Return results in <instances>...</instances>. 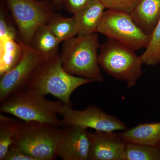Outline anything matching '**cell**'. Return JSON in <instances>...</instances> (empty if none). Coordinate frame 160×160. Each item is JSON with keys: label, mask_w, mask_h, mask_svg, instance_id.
<instances>
[{"label": "cell", "mask_w": 160, "mask_h": 160, "mask_svg": "<svg viewBox=\"0 0 160 160\" xmlns=\"http://www.w3.org/2000/svg\"><path fill=\"white\" fill-rule=\"evenodd\" d=\"M3 160H35L33 158L20 151L11 145L5 155Z\"/></svg>", "instance_id": "603a6c76"}, {"label": "cell", "mask_w": 160, "mask_h": 160, "mask_svg": "<svg viewBox=\"0 0 160 160\" xmlns=\"http://www.w3.org/2000/svg\"><path fill=\"white\" fill-rule=\"evenodd\" d=\"M63 134L61 127L37 122H21L12 145L35 160L58 158Z\"/></svg>", "instance_id": "3957f363"}, {"label": "cell", "mask_w": 160, "mask_h": 160, "mask_svg": "<svg viewBox=\"0 0 160 160\" xmlns=\"http://www.w3.org/2000/svg\"><path fill=\"white\" fill-rule=\"evenodd\" d=\"M92 82L89 79L72 75L63 67L61 53L45 60L32 73L26 87L38 90L45 95L51 94L72 106L70 97L80 86Z\"/></svg>", "instance_id": "7a4b0ae2"}, {"label": "cell", "mask_w": 160, "mask_h": 160, "mask_svg": "<svg viewBox=\"0 0 160 160\" xmlns=\"http://www.w3.org/2000/svg\"><path fill=\"white\" fill-rule=\"evenodd\" d=\"M125 160H160V152L158 147L127 142Z\"/></svg>", "instance_id": "d6986e66"}, {"label": "cell", "mask_w": 160, "mask_h": 160, "mask_svg": "<svg viewBox=\"0 0 160 160\" xmlns=\"http://www.w3.org/2000/svg\"><path fill=\"white\" fill-rule=\"evenodd\" d=\"M47 24L61 42L77 36V26L73 17H65L54 13Z\"/></svg>", "instance_id": "e0dca14e"}, {"label": "cell", "mask_w": 160, "mask_h": 160, "mask_svg": "<svg viewBox=\"0 0 160 160\" xmlns=\"http://www.w3.org/2000/svg\"><path fill=\"white\" fill-rule=\"evenodd\" d=\"M119 133L126 143L158 147L160 142V122L142 123Z\"/></svg>", "instance_id": "5bb4252c"}, {"label": "cell", "mask_w": 160, "mask_h": 160, "mask_svg": "<svg viewBox=\"0 0 160 160\" xmlns=\"http://www.w3.org/2000/svg\"><path fill=\"white\" fill-rule=\"evenodd\" d=\"M62 127L70 126L92 128L95 131H124L127 126L122 121L106 113L97 106L89 105L84 110H76L72 106L66 105L60 112Z\"/></svg>", "instance_id": "9c48e42d"}, {"label": "cell", "mask_w": 160, "mask_h": 160, "mask_svg": "<svg viewBox=\"0 0 160 160\" xmlns=\"http://www.w3.org/2000/svg\"><path fill=\"white\" fill-rule=\"evenodd\" d=\"M16 25L20 39L31 45L35 33L47 24L54 13L51 5L46 1L4 0Z\"/></svg>", "instance_id": "52a82bcc"}, {"label": "cell", "mask_w": 160, "mask_h": 160, "mask_svg": "<svg viewBox=\"0 0 160 160\" xmlns=\"http://www.w3.org/2000/svg\"><path fill=\"white\" fill-rule=\"evenodd\" d=\"M54 5L58 7L62 6L63 0H52Z\"/></svg>", "instance_id": "cb8c5ba5"}, {"label": "cell", "mask_w": 160, "mask_h": 160, "mask_svg": "<svg viewBox=\"0 0 160 160\" xmlns=\"http://www.w3.org/2000/svg\"><path fill=\"white\" fill-rule=\"evenodd\" d=\"M101 33L136 51L147 48L151 39L139 28L130 14L108 9L105 10L97 33Z\"/></svg>", "instance_id": "8992f818"}, {"label": "cell", "mask_w": 160, "mask_h": 160, "mask_svg": "<svg viewBox=\"0 0 160 160\" xmlns=\"http://www.w3.org/2000/svg\"><path fill=\"white\" fill-rule=\"evenodd\" d=\"M21 122L0 114V160H3L9 146L12 144Z\"/></svg>", "instance_id": "ac0fdd59"}, {"label": "cell", "mask_w": 160, "mask_h": 160, "mask_svg": "<svg viewBox=\"0 0 160 160\" xmlns=\"http://www.w3.org/2000/svg\"><path fill=\"white\" fill-rule=\"evenodd\" d=\"M93 0H63L62 6L68 12L74 14L89 6Z\"/></svg>", "instance_id": "7402d4cb"}, {"label": "cell", "mask_w": 160, "mask_h": 160, "mask_svg": "<svg viewBox=\"0 0 160 160\" xmlns=\"http://www.w3.org/2000/svg\"><path fill=\"white\" fill-rule=\"evenodd\" d=\"M135 52L108 39L100 46L99 65L112 77L125 82L128 87L132 88L136 86L142 74V59Z\"/></svg>", "instance_id": "5b68a950"}, {"label": "cell", "mask_w": 160, "mask_h": 160, "mask_svg": "<svg viewBox=\"0 0 160 160\" xmlns=\"http://www.w3.org/2000/svg\"><path fill=\"white\" fill-rule=\"evenodd\" d=\"M89 136L88 160H125L126 142L119 133L95 131Z\"/></svg>", "instance_id": "30bf717a"}, {"label": "cell", "mask_w": 160, "mask_h": 160, "mask_svg": "<svg viewBox=\"0 0 160 160\" xmlns=\"http://www.w3.org/2000/svg\"><path fill=\"white\" fill-rule=\"evenodd\" d=\"M100 46L97 33L87 36H77L63 42L61 53L64 69L69 74L91 80L104 81L98 62Z\"/></svg>", "instance_id": "277c9868"}, {"label": "cell", "mask_w": 160, "mask_h": 160, "mask_svg": "<svg viewBox=\"0 0 160 160\" xmlns=\"http://www.w3.org/2000/svg\"><path fill=\"white\" fill-rule=\"evenodd\" d=\"M63 129L58 158L63 160H88L90 142L88 129L77 126Z\"/></svg>", "instance_id": "8fae6325"}, {"label": "cell", "mask_w": 160, "mask_h": 160, "mask_svg": "<svg viewBox=\"0 0 160 160\" xmlns=\"http://www.w3.org/2000/svg\"><path fill=\"white\" fill-rule=\"evenodd\" d=\"M1 67L0 75H3L19 62L22 55V47L19 41L14 39L1 40Z\"/></svg>", "instance_id": "2e32d148"}, {"label": "cell", "mask_w": 160, "mask_h": 160, "mask_svg": "<svg viewBox=\"0 0 160 160\" xmlns=\"http://www.w3.org/2000/svg\"><path fill=\"white\" fill-rule=\"evenodd\" d=\"M61 43L47 24H45L40 26L36 32L31 46L45 60H47L59 53V45Z\"/></svg>", "instance_id": "9a60e30c"}, {"label": "cell", "mask_w": 160, "mask_h": 160, "mask_svg": "<svg viewBox=\"0 0 160 160\" xmlns=\"http://www.w3.org/2000/svg\"><path fill=\"white\" fill-rule=\"evenodd\" d=\"M130 15L144 33L151 35L160 18V0H140Z\"/></svg>", "instance_id": "7c38bea8"}, {"label": "cell", "mask_w": 160, "mask_h": 160, "mask_svg": "<svg viewBox=\"0 0 160 160\" xmlns=\"http://www.w3.org/2000/svg\"><path fill=\"white\" fill-rule=\"evenodd\" d=\"M106 9L130 13L140 0H99Z\"/></svg>", "instance_id": "44dd1931"}, {"label": "cell", "mask_w": 160, "mask_h": 160, "mask_svg": "<svg viewBox=\"0 0 160 160\" xmlns=\"http://www.w3.org/2000/svg\"><path fill=\"white\" fill-rule=\"evenodd\" d=\"M140 57L146 66H155L160 63V18L151 35L149 45Z\"/></svg>", "instance_id": "ffe728a7"}, {"label": "cell", "mask_w": 160, "mask_h": 160, "mask_svg": "<svg viewBox=\"0 0 160 160\" xmlns=\"http://www.w3.org/2000/svg\"><path fill=\"white\" fill-rule=\"evenodd\" d=\"M42 92L26 88L12 93L2 102L1 113L12 115L24 122L49 123L62 127L58 116L67 104L49 101Z\"/></svg>", "instance_id": "6da1fadb"}, {"label": "cell", "mask_w": 160, "mask_h": 160, "mask_svg": "<svg viewBox=\"0 0 160 160\" xmlns=\"http://www.w3.org/2000/svg\"><path fill=\"white\" fill-rule=\"evenodd\" d=\"M19 41L22 47V57L15 66L1 77L0 103L12 93L26 88L32 73L45 61L31 45Z\"/></svg>", "instance_id": "ba28073f"}, {"label": "cell", "mask_w": 160, "mask_h": 160, "mask_svg": "<svg viewBox=\"0 0 160 160\" xmlns=\"http://www.w3.org/2000/svg\"><path fill=\"white\" fill-rule=\"evenodd\" d=\"M158 148L160 152V142L158 146Z\"/></svg>", "instance_id": "d4e9b609"}, {"label": "cell", "mask_w": 160, "mask_h": 160, "mask_svg": "<svg viewBox=\"0 0 160 160\" xmlns=\"http://www.w3.org/2000/svg\"><path fill=\"white\" fill-rule=\"evenodd\" d=\"M106 7L99 0H93L87 7L73 14L77 26L78 36L97 33L99 23Z\"/></svg>", "instance_id": "4fadbf2b"}]
</instances>
